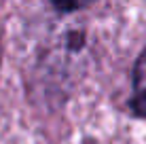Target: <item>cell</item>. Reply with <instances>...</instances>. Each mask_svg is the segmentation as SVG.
Masks as SVG:
<instances>
[{"label": "cell", "instance_id": "cell-1", "mask_svg": "<svg viewBox=\"0 0 146 144\" xmlns=\"http://www.w3.org/2000/svg\"><path fill=\"white\" fill-rule=\"evenodd\" d=\"M129 108L135 117L146 119V44L142 53L133 64V78H131V98Z\"/></svg>", "mask_w": 146, "mask_h": 144}, {"label": "cell", "instance_id": "cell-2", "mask_svg": "<svg viewBox=\"0 0 146 144\" xmlns=\"http://www.w3.org/2000/svg\"><path fill=\"white\" fill-rule=\"evenodd\" d=\"M49 2H51V7L59 13H72V11L89 7L93 0H49Z\"/></svg>", "mask_w": 146, "mask_h": 144}, {"label": "cell", "instance_id": "cell-3", "mask_svg": "<svg viewBox=\"0 0 146 144\" xmlns=\"http://www.w3.org/2000/svg\"><path fill=\"white\" fill-rule=\"evenodd\" d=\"M0 57H2V47H0Z\"/></svg>", "mask_w": 146, "mask_h": 144}]
</instances>
